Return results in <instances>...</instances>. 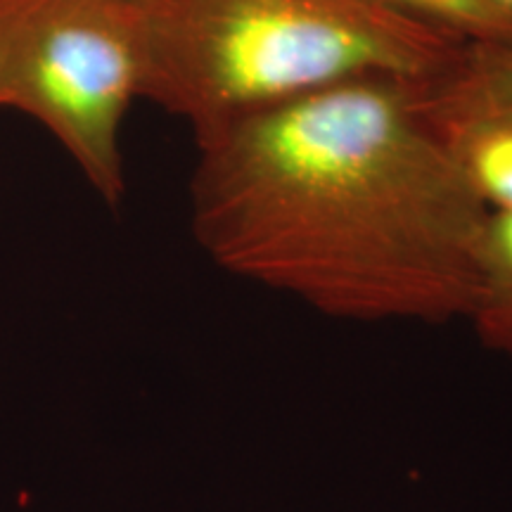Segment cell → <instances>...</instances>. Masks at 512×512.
<instances>
[{"label":"cell","instance_id":"cell-1","mask_svg":"<svg viewBox=\"0 0 512 512\" xmlns=\"http://www.w3.org/2000/svg\"><path fill=\"white\" fill-rule=\"evenodd\" d=\"M422 81L366 76L195 138L197 245L226 273L320 316L465 320L489 211Z\"/></svg>","mask_w":512,"mask_h":512},{"label":"cell","instance_id":"cell-2","mask_svg":"<svg viewBox=\"0 0 512 512\" xmlns=\"http://www.w3.org/2000/svg\"><path fill=\"white\" fill-rule=\"evenodd\" d=\"M470 43L382 0H152L143 98L195 138L366 79H432Z\"/></svg>","mask_w":512,"mask_h":512},{"label":"cell","instance_id":"cell-3","mask_svg":"<svg viewBox=\"0 0 512 512\" xmlns=\"http://www.w3.org/2000/svg\"><path fill=\"white\" fill-rule=\"evenodd\" d=\"M145 67L147 5L0 0V107L41 121L110 207L126 192L121 126Z\"/></svg>","mask_w":512,"mask_h":512},{"label":"cell","instance_id":"cell-4","mask_svg":"<svg viewBox=\"0 0 512 512\" xmlns=\"http://www.w3.org/2000/svg\"><path fill=\"white\" fill-rule=\"evenodd\" d=\"M422 98L439 124L512 117V46L470 43L451 69L422 81Z\"/></svg>","mask_w":512,"mask_h":512},{"label":"cell","instance_id":"cell-5","mask_svg":"<svg viewBox=\"0 0 512 512\" xmlns=\"http://www.w3.org/2000/svg\"><path fill=\"white\" fill-rule=\"evenodd\" d=\"M465 320L484 349L512 361V209L486 214Z\"/></svg>","mask_w":512,"mask_h":512},{"label":"cell","instance_id":"cell-6","mask_svg":"<svg viewBox=\"0 0 512 512\" xmlns=\"http://www.w3.org/2000/svg\"><path fill=\"white\" fill-rule=\"evenodd\" d=\"M439 126L486 211L512 209V117Z\"/></svg>","mask_w":512,"mask_h":512},{"label":"cell","instance_id":"cell-7","mask_svg":"<svg viewBox=\"0 0 512 512\" xmlns=\"http://www.w3.org/2000/svg\"><path fill=\"white\" fill-rule=\"evenodd\" d=\"M408 15L451 31L467 43L512 46V15L489 0H382Z\"/></svg>","mask_w":512,"mask_h":512},{"label":"cell","instance_id":"cell-8","mask_svg":"<svg viewBox=\"0 0 512 512\" xmlns=\"http://www.w3.org/2000/svg\"><path fill=\"white\" fill-rule=\"evenodd\" d=\"M491 5H496V8H501L505 12H510L512 15V0H489Z\"/></svg>","mask_w":512,"mask_h":512},{"label":"cell","instance_id":"cell-9","mask_svg":"<svg viewBox=\"0 0 512 512\" xmlns=\"http://www.w3.org/2000/svg\"><path fill=\"white\" fill-rule=\"evenodd\" d=\"M133 3H140V5H150L152 0H133Z\"/></svg>","mask_w":512,"mask_h":512}]
</instances>
